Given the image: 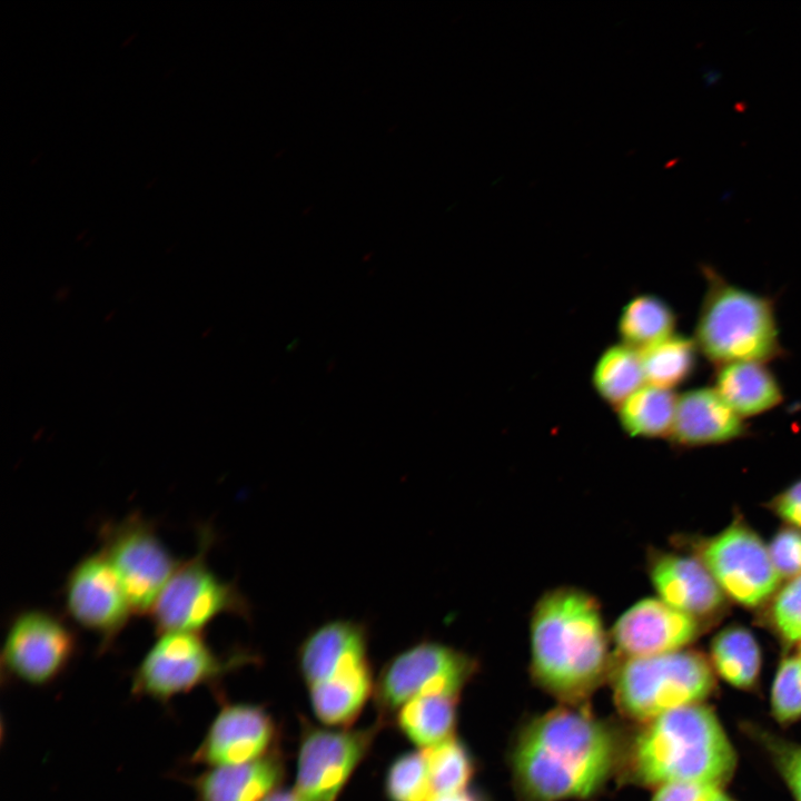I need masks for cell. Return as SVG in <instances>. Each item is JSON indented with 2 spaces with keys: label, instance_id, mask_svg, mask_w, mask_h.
Here are the masks:
<instances>
[{
  "label": "cell",
  "instance_id": "obj_13",
  "mask_svg": "<svg viewBox=\"0 0 801 801\" xmlns=\"http://www.w3.org/2000/svg\"><path fill=\"white\" fill-rule=\"evenodd\" d=\"M384 724L326 730L304 728L294 791L301 801H336L345 784L372 749Z\"/></svg>",
  "mask_w": 801,
  "mask_h": 801
},
{
  "label": "cell",
  "instance_id": "obj_16",
  "mask_svg": "<svg viewBox=\"0 0 801 801\" xmlns=\"http://www.w3.org/2000/svg\"><path fill=\"white\" fill-rule=\"evenodd\" d=\"M700 622L661 599L645 597L620 615L610 636L619 657L652 656L683 650L698 637Z\"/></svg>",
  "mask_w": 801,
  "mask_h": 801
},
{
  "label": "cell",
  "instance_id": "obj_28",
  "mask_svg": "<svg viewBox=\"0 0 801 801\" xmlns=\"http://www.w3.org/2000/svg\"><path fill=\"white\" fill-rule=\"evenodd\" d=\"M384 789L389 801H431L435 795L423 750L396 758L386 772Z\"/></svg>",
  "mask_w": 801,
  "mask_h": 801
},
{
  "label": "cell",
  "instance_id": "obj_32",
  "mask_svg": "<svg viewBox=\"0 0 801 801\" xmlns=\"http://www.w3.org/2000/svg\"><path fill=\"white\" fill-rule=\"evenodd\" d=\"M772 563L782 578L801 575V530L782 528L768 546Z\"/></svg>",
  "mask_w": 801,
  "mask_h": 801
},
{
  "label": "cell",
  "instance_id": "obj_31",
  "mask_svg": "<svg viewBox=\"0 0 801 801\" xmlns=\"http://www.w3.org/2000/svg\"><path fill=\"white\" fill-rule=\"evenodd\" d=\"M750 730L765 748L795 801H801V744L783 740L762 729Z\"/></svg>",
  "mask_w": 801,
  "mask_h": 801
},
{
  "label": "cell",
  "instance_id": "obj_10",
  "mask_svg": "<svg viewBox=\"0 0 801 801\" xmlns=\"http://www.w3.org/2000/svg\"><path fill=\"white\" fill-rule=\"evenodd\" d=\"M100 551L116 572L134 614H149L179 565L151 520L132 512L99 530Z\"/></svg>",
  "mask_w": 801,
  "mask_h": 801
},
{
  "label": "cell",
  "instance_id": "obj_12",
  "mask_svg": "<svg viewBox=\"0 0 801 801\" xmlns=\"http://www.w3.org/2000/svg\"><path fill=\"white\" fill-rule=\"evenodd\" d=\"M696 551L725 596L743 606L756 607L778 590L781 577L768 546L739 518Z\"/></svg>",
  "mask_w": 801,
  "mask_h": 801
},
{
  "label": "cell",
  "instance_id": "obj_20",
  "mask_svg": "<svg viewBox=\"0 0 801 801\" xmlns=\"http://www.w3.org/2000/svg\"><path fill=\"white\" fill-rule=\"evenodd\" d=\"M713 388L742 418L765 413L783 400L779 382L760 362L719 366Z\"/></svg>",
  "mask_w": 801,
  "mask_h": 801
},
{
  "label": "cell",
  "instance_id": "obj_23",
  "mask_svg": "<svg viewBox=\"0 0 801 801\" xmlns=\"http://www.w3.org/2000/svg\"><path fill=\"white\" fill-rule=\"evenodd\" d=\"M678 395L671 389L643 385L615 411L622 429L631 437L657 438L671 433Z\"/></svg>",
  "mask_w": 801,
  "mask_h": 801
},
{
  "label": "cell",
  "instance_id": "obj_1",
  "mask_svg": "<svg viewBox=\"0 0 801 801\" xmlns=\"http://www.w3.org/2000/svg\"><path fill=\"white\" fill-rule=\"evenodd\" d=\"M625 743L586 704H562L528 721L511 753L525 801L583 800L620 770Z\"/></svg>",
  "mask_w": 801,
  "mask_h": 801
},
{
  "label": "cell",
  "instance_id": "obj_19",
  "mask_svg": "<svg viewBox=\"0 0 801 801\" xmlns=\"http://www.w3.org/2000/svg\"><path fill=\"white\" fill-rule=\"evenodd\" d=\"M286 775L283 755L271 753L241 764L209 768L194 784L197 801H264Z\"/></svg>",
  "mask_w": 801,
  "mask_h": 801
},
{
  "label": "cell",
  "instance_id": "obj_3",
  "mask_svg": "<svg viewBox=\"0 0 801 801\" xmlns=\"http://www.w3.org/2000/svg\"><path fill=\"white\" fill-rule=\"evenodd\" d=\"M736 768V753L715 713L701 703L642 723L625 743L624 779L645 788L675 782L722 787Z\"/></svg>",
  "mask_w": 801,
  "mask_h": 801
},
{
  "label": "cell",
  "instance_id": "obj_33",
  "mask_svg": "<svg viewBox=\"0 0 801 801\" xmlns=\"http://www.w3.org/2000/svg\"><path fill=\"white\" fill-rule=\"evenodd\" d=\"M721 787L700 782H675L655 790L652 801H725Z\"/></svg>",
  "mask_w": 801,
  "mask_h": 801
},
{
  "label": "cell",
  "instance_id": "obj_4",
  "mask_svg": "<svg viewBox=\"0 0 801 801\" xmlns=\"http://www.w3.org/2000/svg\"><path fill=\"white\" fill-rule=\"evenodd\" d=\"M297 664L318 713L353 720L374 692L368 630L362 622L337 619L313 630L300 643Z\"/></svg>",
  "mask_w": 801,
  "mask_h": 801
},
{
  "label": "cell",
  "instance_id": "obj_35",
  "mask_svg": "<svg viewBox=\"0 0 801 801\" xmlns=\"http://www.w3.org/2000/svg\"><path fill=\"white\" fill-rule=\"evenodd\" d=\"M431 801H479V800L475 794L465 790V791L454 793V794L437 795V797H434Z\"/></svg>",
  "mask_w": 801,
  "mask_h": 801
},
{
  "label": "cell",
  "instance_id": "obj_27",
  "mask_svg": "<svg viewBox=\"0 0 801 801\" xmlns=\"http://www.w3.org/2000/svg\"><path fill=\"white\" fill-rule=\"evenodd\" d=\"M434 795L454 794L466 790L475 765L467 748L453 736L423 750Z\"/></svg>",
  "mask_w": 801,
  "mask_h": 801
},
{
  "label": "cell",
  "instance_id": "obj_9",
  "mask_svg": "<svg viewBox=\"0 0 801 801\" xmlns=\"http://www.w3.org/2000/svg\"><path fill=\"white\" fill-rule=\"evenodd\" d=\"M476 670L475 659L444 643L423 640L411 645L392 657L375 681L378 721L385 724L416 696L458 698Z\"/></svg>",
  "mask_w": 801,
  "mask_h": 801
},
{
  "label": "cell",
  "instance_id": "obj_29",
  "mask_svg": "<svg viewBox=\"0 0 801 801\" xmlns=\"http://www.w3.org/2000/svg\"><path fill=\"white\" fill-rule=\"evenodd\" d=\"M771 710L782 724L801 719V657L791 656L778 666L771 690Z\"/></svg>",
  "mask_w": 801,
  "mask_h": 801
},
{
  "label": "cell",
  "instance_id": "obj_18",
  "mask_svg": "<svg viewBox=\"0 0 801 801\" xmlns=\"http://www.w3.org/2000/svg\"><path fill=\"white\" fill-rule=\"evenodd\" d=\"M746 426L713 387H700L678 396L669 437L684 447L721 444L741 437Z\"/></svg>",
  "mask_w": 801,
  "mask_h": 801
},
{
  "label": "cell",
  "instance_id": "obj_38",
  "mask_svg": "<svg viewBox=\"0 0 801 801\" xmlns=\"http://www.w3.org/2000/svg\"><path fill=\"white\" fill-rule=\"evenodd\" d=\"M725 801H731L729 798Z\"/></svg>",
  "mask_w": 801,
  "mask_h": 801
},
{
  "label": "cell",
  "instance_id": "obj_7",
  "mask_svg": "<svg viewBox=\"0 0 801 801\" xmlns=\"http://www.w3.org/2000/svg\"><path fill=\"white\" fill-rule=\"evenodd\" d=\"M198 534L197 552L180 561L148 614L158 634L202 632L222 614L245 620L251 615L249 602L239 587L219 577L208 565L212 530L202 526Z\"/></svg>",
  "mask_w": 801,
  "mask_h": 801
},
{
  "label": "cell",
  "instance_id": "obj_26",
  "mask_svg": "<svg viewBox=\"0 0 801 801\" xmlns=\"http://www.w3.org/2000/svg\"><path fill=\"white\" fill-rule=\"evenodd\" d=\"M699 349L694 339L673 334L640 352L647 385L671 389L690 378Z\"/></svg>",
  "mask_w": 801,
  "mask_h": 801
},
{
  "label": "cell",
  "instance_id": "obj_30",
  "mask_svg": "<svg viewBox=\"0 0 801 801\" xmlns=\"http://www.w3.org/2000/svg\"><path fill=\"white\" fill-rule=\"evenodd\" d=\"M769 621L784 643L801 641V575L775 593L769 610Z\"/></svg>",
  "mask_w": 801,
  "mask_h": 801
},
{
  "label": "cell",
  "instance_id": "obj_34",
  "mask_svg": "<svg viewBox=\"0 0 801 801\" xmlns=\"http://www.w3.org/2000/svg\"><path fill=\"white\" fill-rule=\"evenodd\" d=\"M771 508L785 523L801 530V479L775 496Z\"/></svg>",
  "mask_w": 801,
  "mask_h": 801
},
{
  "label": "cell",
  "instance_id": "obj_25",
  "mask_svg": "<svg viewBox=\"0 0 801 801\" xmlns=\"http://www.w3.org/2000/svg\"><path fill=\"white\" fill-rule=\"evenodd\" d=\"M643 383L645 380L640 352L622 343L605 348L592 373L595 392L614 409L642 387Z\"/></svg>",
  "mask_w": 801,
  "mask_h": 801
},
{
  "label": "cell",
  "instance_id": "obj_2",
  "mask_svg": "<svg viewBox=\"0 0 801 801\" xmlns=\"http://www.w3.org/2000/svg\"><path fill=\"white\" fill-rule=\"evenodd\" d=\"M610 639L595 596L572 586L545 592L530 621L534 682L563 704H586L610 679Z\"/></svg>",
  "mask_w": 801,
  "mask_h": 801
},
{
  "label": "cell",
  "instance_id": "obj_36",
  "mask_svg": "<svg viewBox=\"0 0 801 801\" xmlns=\"http://www.w3.org/2000/svg\"><path fill=\"white\" fill-rule=\"evenodd\" d=\"M264 801H301L296 792L289 790H277Z\"/></svg>",
  "mask_w": 801,
  "mask_h": 801
},
{
  "label": "cell",
  "instance_id": "obj_22",
  "mask_svg": "<svg viewBox=\"0 0 801 801\" xmlns=\"http://www.w3.org/2000/svg\"><path fill=\"white\" fill-rule=\"evenodd\" d=\"M761 659L755 637L743 626H728L712 640V669L738 689L750 690L755 686L760 676Z\"/></svg>",
  "mask_w": 801,
  "mask_h": 801
},
{
  "label": "cell",
  "instance_id": "obj_6",
  "mask_svg": "<svg viewBox=\"0 0 801 801\" xmlns=\"http://www.w3.org/2000/svg\"><path fill=\"white\" fill-rule=\"evenodd\" d=\"M609 681L620 713L640 724L699 704L715 688L711 663L690 650L641 657L615 655Z\"/></svg>",
  "mask_w": 801,
  "mask_h": 801
},
{
  "label": "cell",
  "instance_id": "obj_14",
  "mask_svg": "<svg viewBox=\"0 0 801 801\" xmlns=\"http://www.w3.org/2000/svg\"><path fill=\"white\" fill-rule=\"evenodd\" d=\"M62 600L71 621L95 634L102 651L115 643L134 615L116 572L100 550L73 565L63 584Z\"/></svg>",
  "mask_w": 801,
  "mask_h": 801
},
{
  "label": "cell",
  "instance_id": "obj_5",
  "mask_svg": "<svg viewBox=\"0 0 801 801\" xmlns=\"http://www.w3.org/2000/svg\"><path fill=\"white\" fill-rule=\"evenodd\" d=\"M703 274L708 285L693 337L699 352L718 367L782 355L773 301L729 283L711 267Z\"/></svg>",
  "mask_w": 801,
  "mask_h": 801
},
{
  "label": "cell",
  "instance_id": "obj_11",
  "mask_svg": "<svg viewBox=\"0 0 801 801\" xmlns=\"http://www.w3.org/2000/svg\"><path fill=\"white\" fill-rule=\"evenodd\" d=\"M78 651V637L62 616L40 607L16 613L1 651L3 673L29 685H46L59 678Z\"/></svg>",
  "mask_w": 801,
  "mask_h": 801
},
{
  "label": "cell",
  "instance_id": "obj_17",
  "mask_svg": "<svg viewBox=\"0 0 801 801\" xmlns=\"http://www.w3.org/2000/svg\"><path fill=\"white\" fill-rule=\"evenodd\" d=\"M647 571L662 601L699 621L725 605V594L698 556L651 550Z\"/></svg>",
  "mask_w": 801,
  "mask_h": 801
},
{
  "label": "cell",
  "instance_id": "obj_24",
  "mask_svg": "<svg viewBox=\"0 0 801 801\" xmlns=\"http://www.w3.org/2000/svg\"><path fill=\"white\" fill-rule=\"evenodd\" d=\"M676 316L662 298L643 294L623 307L617 320L622 344L639 352L674 334Z\"/></svg>",
  "mask_w": 801,
  "mask_h": 801
},
{
  "label": "cell",
  "instance_id": "obj_15",
  "mask_svg": "<svg viewBox=\"0 0 801 801\" xmlns=\"http://www.w3.org/2000/svg\"><path fill=\"white\" fill-rule=\"evenodd\" d=\"M277 734L274 719L263 706L225 704L192 753L191 761L208 768L250 762L276 750Z\"/></svg>",
  "mask_w": 801,
  "mask_h": 801
},
{
  "label": "cell",
  "instance_id": "obj_21",
  "mask_svg": "<svg viewBox=\"0 0 801 801\" xmlns=\"http://www.w3.org/2000/svg\"><path fill=\"white\" fill-rule=\"evenodd\" d=\"M457 702L448 695L416 696L399 708L395 722L411 742L428 749L454 736Z\"/></svg>",
  "mask_w": 801,
  "mask_h": 801
},
{
  "label": "cell",
  "instance_id": "obj_8",
  "mask_svg": "<svg viewBox=\"0 0 801 801\" xmlns=\"http://www.w3.org/2000/svg\"><path fill=\"white\" fill-rule=\"evenodd\" d=\"M256 659L248 650L217 653L202 632H166L145 653L132 674L136 696L167 702Z\"/></svg>",
  "mask_w": 801,
  "mask_h": 801
},
{
  "label": "cell",
  "instance_id": "obj_37",
  "mask_svg": "<svg viewBox=\"0 0 801 801\" xmlns=\"http://www.w3.org/2000/svg\"><path fill=\"white\" fill-rule=\"evenodd\" d=\"M799 656L801 657V644H800V650H799Z\"/></svg>",
  "mask_w": 801,
  "mask_h": 801
}]
</instances>
